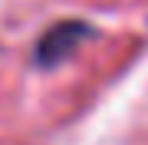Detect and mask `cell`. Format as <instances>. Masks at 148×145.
Here are the masks:
<instances>
[{
    "label": "cell",
    "mask_w": 148,
    "mask_h": 145,
    "mask_svg": "<svg viewBox=\"0 0 148 145\" xmlns=\"http://www.w3.org/2000/svg\"><path fill=\"white\" fill-rule=\"evenodd\" d=\"M92 36V27L86 20H59L56 27H49L36 43V63L40 66H56L73 53L82 40Z\"/></svg>",
    "instance_id": "cell-1"
}]
</instances>
